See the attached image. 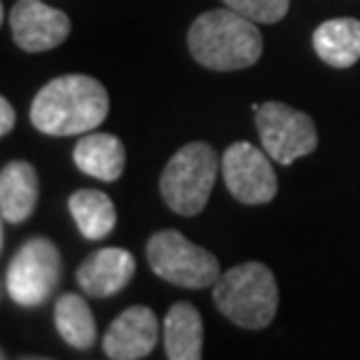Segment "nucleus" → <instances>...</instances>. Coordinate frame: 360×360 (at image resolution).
<instances>
[{
	"instance_id": "f3484780",
	"label": "nucleus",
	"mask_w": 360,
	"mask_h": 360,
	"mask_svg": "<svg viewBox=\"0 0 360 360\" xmlns=\"http://www.w3.org/2000/svg\"><path fill=\"white\" fill-rule=\"evenodd\" d=\"M56 333L68 347L77 351H89L96 344V319L82 295L63 292L54 304Z\"/></svg>"
},
{
	"instance_id": "a211bd4d",
	"label": "nucleus",
	"mask_w": 360,
	"mask_h": 360,
	"mask_svg": "<svg viewBox=\"0 0 360 360\" xmlns=\"http://www.w3.org/2000/svg\"><path fill=\"white\" fill-rule=\"evenodd\" d=\"M222 3L257 24H278L290 10V0H222Z\"/></svg>"
},
{
	"instance_id": "1a4fd4ad",
	"label": "nucleus",
	"mask_w": 360,
	"mask_h": 360,
	"mask_svg": "<svg viewBox=\"0 0 360 360\" xmlns=\"http://www.w3.org/2000/svg\"><path fill=\"white\" fill-rule=\"evenodd\" d=\"M70 19L66 12L42 3V0H17L10 10L12 40L28 54L49 52L63 45L70 35Z\"/></svg>"
},
{
	"instance_id": "f257e3e1",
	"label": "nucleus",
	"mask_w": 360,
	"mask_h": 360,
	"mask_svg": "<svg viewBox=\"0 0 360 360\" xmlns=\"http://www.w3.org/2000/svg\"><path fill=\"white\" fill-rule=\"evenodd\" d=\"M110 110L108 89L96 77L68 73L49 80L33 96L31 124L47 136H77L101 127Z\"/></svg>"
},
{
	"instance_id": "20e7f679",
	"label": "nucleus",
	"mask_w": 360,
	"mask_h": 360,
	"mask_svg": "<svg viewBox=\"0 0 360 360\" xmlns=\"http://www.w3.org/2000/svg\"><path fill=\"white\" fill-rule=\"evenodd\" d=\"M218 169L220 164L213 146L204 141L187 143L167 162L160 176L164 204L185 218L199 215L211 199Z\"/></svg>"
},
{
	"instance_id": "ddd939ff",
	"label": "nucleus",
	"mask_w": 360,
	"mask_h": 360,
	"mask_svg": "<svg viewBox=\"0 0 360 360\" xmlns=\"http://www.w3.org/2000/svg\"><path fill=\"white\" fill-rule=\"evenodd\" d=\"M73 162L82 174L103 183H117L127 167V150L117 136L94 131L75 143Z\"/></svg>"
},
{
	"instance_id": "2eb2a0df",
	"label": "nucleus",
	"mask_w": 360,
	"mask_h": 360,
	"mask_svg": "<svg viewBox=\"0 0 360 360\" xmlns=\"http://www.w3.org/2000/svg\"><path fill=\"white\" fill-rule=\"evenodd\" d=\"M314 52L330 68H351L360 59V19H328L311 35Z\"/></svg>"
},
{
	"instance_id": "6ab92c4d",
	"label": "nucleus",
	"mask_w": 360,
	"mask_h": 360,
	"mask_svg": "<svg viewBox=\"0 0 360 360\" xmlns=\"http://www.w3.org/2000/svg\"><path fill=\"white\" fill-rule=\"evenodd\" d=\"M14 124H17V112L7 96H0V136H10Z\"/></svg>"
},
{
	"instance_id": "dca6fc26",
	"label": "nucleus",
	"mask_w": 360,
	"mask_h": 360,
	"mask_svg": "<svg viewBox=\"0 0 360 360\" xmlns=\"http://www.w3.org/2000/svg\"><path fill=\"white\" fill-rule=\"evenodd\" d=\"M68 211L73 215L77 232L87 241L105 239L117 225V211H115L112 199L105 192L91 190V187L70 194Z\"/></svg>"
},
{
	"instance_id": "39448f33",
	"label": "nucleus",
	"mask_w": 360,
	"mask_h": 360,
	"mask_svg": "<svg viewBox=\"0 0 360 360\" xmlns=\"http://www.w3.org/2000/svg\"><path fill=\"white\" fill-rule=\"evenodd\" d=\"M148 264L157 276L178 288L199 290L220 278V262L211 250L197 246L178 229H160L146 243Z\"/></svg>"
},
{
	"instance_id": "f03ea898",
	"label": "nucleus",
	"mask_w": 360,
	"mask_h": 360,
	"mask_svg": "<svg viewBox=\"0 0 360 360\" xmlns=\"http://www.w3.org/2000/svg\"><path fill=\"white\" fill-rule=\"evenodd\" d=\"M192 59L215 73H232L255 66L262 56L264 40L257 21L232 7L208 10L192 21L187 31Z\"/></svg>"
},
{
	"instance_id": "423d86ee",
	"label": "nucleus",
	"mask_w": 360,
	"mask_h": 360,
	"mask_svg": "<svg viewBox=\"0 0 360 360\" xmlns=\"http://www.w3.org/2000/svg\"><path fill=\"white\" fill-rule=\"evenodd\" d=\"M59 248L47 236H31L17 248L5 271V290L14 304L35 309L52 297L61 281Z\"/></svg>"
},
{
	"instance_id": "6e6552de",
	"label": "nucleus",
	"mask_w": 360,
	"mask_h": 360,
	"mask_svg": "<svg viewBox=\"0 0 360 360\" xmlns=\"http://www.w3.org/2000/svg\"><path fill=\"white\" fill-rule=\"evenodd\" d=\"M267 150L255 148L253 143H232L220 160V171L229 194L246 206H262L276 197L278 178L271 167Z\"/></svg>"
},
{
	"instance_id": "9b49d317",
	"label": "nucleus",
	"mask_w": 360,
	"mask_h": 360,
	"mask_svg": "<svg viewBox=\"0 0 360 360\" xmlns=\"http://www.w3.org/2000/svg\"><path fill=\"white\" fill-rule=\"evenodd\" d=\"M136 274V257L127 248L108 246L94 250L77 267V285L87 297H112L131 283Z\"/></svg>"
},
{
	"instance_id": "f8f14e48",
	"label": "nucleus",
	"mask_w": 360,
	"mask_h": 360,
	"mask_svg": "<svg viewBox=\"0 0 360 360\" xmlns=\"http://www.w3.org/2000/svg\"><path fill=\"white\" fill-rule=\"evenodd\" d=\"M40 199V178L33 164L10 162L0 171V215L3 222L28 220Z\"/></svg>"
},
{
	"instance_id": "9d476101",
	"label": "nucleus",
	"mask_w": 360,
	"mask_h": 360,
	"mask_svg": "<svg viewBox=\"0 0 360 360\" xmlns=\"http://www.w3.org/2000/svg\"><path fill=\"white\" fill-rule=\"evenodd\" d=\"M160 342V321L146 304L124 309L103 335V354L110 360L148 358Z\"/></svg>"
},
{
	"instance_id": "7ed1b4c3",
	"label": "nucleus",
	"mask_w": 360,
	"mask_h": 360,
	"mask_svg": "<svg viewBox=\"0 0 360 360\" xmlns=\"http://www.w3.org/2000/svg\"><path fill=\"white\" fill-rule=\"evenodd\" d=\"M213 302L234 326L262 330L278 311L276 276L262 262H241L220 274L213 283Z\"/></svg>"
},
{
	"instance_id": "0eeeda50",
	"label": "nucleus",
	"mask_w": 360,
	"mask_h": 360,
	"mask_svg": "<svg viewBox=\"0 0 360 360\" xmlns=\"http://www.w3.org/2000/svg\"><path fill=\"white\" fill-rule=\"evenodd\" d=\"M255 129L267 155L283 167H290L295 160L311 155L319 148L314 120L281 101H267L255 108Z\"/></svg>"
},
{
	"instance_id": "4468645a",
	"label": "nucleus",
	"mask_w": 360,
	"mask_h": 360,
	"mask_svg": "<svg viewBox=\"0 0 360 360\" xmlns=\"http://www.w3.org/2000/svg\"><path fill=\"white\" fill-rule=\"evenodd\" d=\"M162 340L169 360H199L204 349V323L197 307L190 302L171 304L164 316Z\"/></svg>"
}]
</instances>
